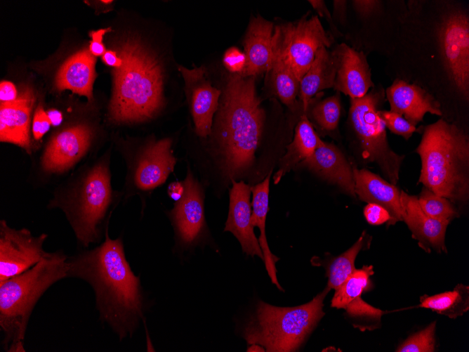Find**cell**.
<instances>
[{
    "label": "cell",
    "instance_id": "6da1fadb",
    "mask_svg": "<svg viewBox=\"0 0 469 352\" xmlns=\"http://www.w3.org/2000/svg\"><path fill=\"white\" fill-rule=\"evenodd\" d=\"M87 282L93 288L100 319L120 340L131 337L144 318L145 297L140 277L127 261L121 238L105 240L93 250L67 259V278Z\"/></svg>",
    "mask_w": 469,
    "mask_h": 352
},
{
    "label": "cell",
    "instance_id": "7a4b0ae2",
    "mask_svg": "<svg viewBox=\"0 0 469 352\" xmlns=\"http://www.w3.org/2000/svg\"><path fill=\"white\" fill-rule=\"evenodd\" d=\"M255 80L256 77L240 74L227 77L211 133L218 173L231 183L251 178L255 174L265 120Z\"/></svg>",
    "mask_w": 469,
    "mask_h": 352
},
{
    "label": "cell",
    "instance_id": "3957f363",
    "mask_svg": "<svg viewBox=\"0 0 469 352\" xmlns=\"http://www.w3.org/2000/svg\"><path fill=\"white\" fill-rule=\"evenodd\" d=\"M115 48L121 64L112 70L109 119L115 124H133L152 119L165 103L160 60L134 35L121 38Z\"/></svg>",
    "mask_w": 469,
    "mask_h": 352
},
{
    "label": "cell",
    "instance_id": "277c9868",
    "mask_svg": "<svg viewBox=\"0 0 469 352\" xmlns=\"http://www.w3.org/2000/svg\"><path fill=\"white\" fill-rule=\"evenodd\" d=\"M416 152L424 187L451 202L468 200L469 138L462 129L440 119L425 127Z\"/></svg>",
    "mask_w": 469,
    "mask_h": 352
},
{
    "label": "cell",
    "instance_id": "5b68a950",
    "mask_svg": "<svg viewBox=\"0 0 469 352\" xmlns=\"http://www.w3.org/2000/svg\"><path fill=\"white\" fill-rule=\"evenodd\" d=\"M67 278V257L47 255L27 270L0 282V327L6 351H25L23 341L32 311L44 293Z\"/></svg>",
    "mask_w": 469,
    "mask_h": 352
},
{
    "label": "cell",
    "instance_id": "8992f818",
    "mask_svg": "<svg viewBox=\"0 0 469 352\" xmlns=\"http://www.w3.org/2000/svg\"><path fill=\"white\" fill-rule=\"evenodd\" d=\"M327 286L310 302L294 307H278L260 301L243 331L249 344L267 351H296L324 315L323 301Z\"/></svg>",
    "mask_w": 469,
    "mask_h": 352
},
{
    "label": "cell",
    "instance_id": "52a82bcc",
    "mask_svg": "<svg viewBox=\"0 0 469 352\" xmlns=\"http://www.w3.org/2000/svg\"><path fill=\"white\" fill-rule=\"evenodd\" d=\"M385 94L382 87H374L362 98H350V120L364 159L375 162L389 182L395 185L404 156L390 148L386 126L378 114Z\"/></svg>",
    "mask_w": 469,
    "mask_h": 352
},
{
    "label": "cell",
    "instance_id": "ba28073f",
    "mask_svg": "<svg viewBox=\"0 0 469 352\" xmlns=\"http://www.w3.org/2000/svg\"><path fill=\"white\" fill-rule=\"evenodd\" d=\"M112 202L110 173L105 163L94 167L67 204L77 239L85 247L96 241L99 226Z\"/></svg>",
    "mask_w": 469,
    "mask_h": 352
},
{
    "label": "cell",
    "instance_id": "9c48e42d",
    "mask_svg": "<svg viewBox=\"0 0 469 352\" xmlns=\"http://www.w3.org/2000/svg\"><path fill=\"white\" fill-rule=\"evenodd\" d=\"M333 42L332 34L324 30L317 15H306L297 21L276 25L272 46L300 82L317 50L321 46L329 48Z\"/></svg>",
    "mask_w": 469,
    "mask_h": 352
},
{
    "label": "cell",
    "instance_id": "30bf717a",
    "mask_svg": "<svg viewBox=\"0 0 469 352\" xmlns=\"http://www.w3.org/2000/svg\"><path fill=\"white\" fill-rule=\"evenodd\" d=\"M184 193L167 212L174 231L177 250L189 251L201 246L207 238L204 214V190L189 164L183 181Z\"/></svg>",
    "mask_w": 469,
    "mask_h": 352
},
{
    "label": "cell",
    "instance_id": "8fae6325",
    "mask_svg": "<svg viewBox=\"0 0 469 352\" xmlns=\"http://www.w3.org/2000/svg\"><path fill=\"white\" fill-rule=\"evenodd\" d=\"M439 39L442 56L450 79L465 97L469 91V20L461 11L443 20Z\"/></svg>",
    "mask_w": 469,
    "mask_h": 352
},
{
    "label": "cell",
    "instance_id": "7c38bea8",
    "mask_svg": "<svg viewBox=\"0 0 469 352\" xmlns=\"http://www.w3.org/2000/svg\"><path fill=\"white\" fill-rule=\"evenodd\" d=\"M46 234L34 237L25 228H10L0 223V282L27 270L48 254L43 249Z\"/></svg>",
    "mask_w": 469,
    "mask_h": 352
},
{
    "label": "cell",
    "instance_id": "4fadbf2b",
    "mask_svg": "<svg viewBox=\"0 0 469 352\" xmlns=\"http://www.w3.org/2000/svg\"><path fill=\"white\" fill-rule=\"evenodd\" d=\"M178 69L184 79L194 132L198 137L206 138L211 133L213 118L218 107L221 91L211 84L204 67L194 66L188 69L179 65Z\"/></svg>",
    "mask_w": 469,
    "mask_h": 352
},
{
    "label": "cell",
    "instance_id": "5bb4252c",
    "mask_svg": "<svg viewBox=\"0 0 469 352\" xmlns=\"http://www.w3.org/2000/svg\"><path fill=\"white\" fill-rule=\"evenodd\" d=\"M176 163L171 138L150 141L142 150L133 168V186L142 192L154 190L166 182L173 172Z\"/></svg>",
    "mask_w": 469,
    "mask_h": 352
},
{
    "label": "cell",
    "instance_id": "9a60e30c",
    "mask_svg": "<svg viewBox=\"0 0 469 352\" xmlns=\"http://www.w3.org/2000/svg\"><path fill=\"white\" fill-rule=\"evenodd\" d=\"M251 186L244 181H232L227 219L224 231H228L238 240L246 255L257 256L263 261L258 240L251 222Z\"/></svg>",
    "mask_w": 469,
    "mask_h": 352
},
{
    "label": "cell",
    "instance_id": "2e32d148",
    "mask_svg": "<svg viewBox=\"0 0 469 352\" xmlns=\"http://www.w3.org/2000/svg\"><path fill=\"white\" fill-rule=\"evenodd\" d=\"M91 138V130L84 124L62 130L48 144L42 157L43 169L50 173L67 170L86 153Z\"/></svg>",
    "mask_w": 469,
    "mask_h": 352
},
{
    "label": "cell",
    "instance_id": "e0dca14e",
    "mask_svg": "<svg viewBox=\"0 0 469 352\" xmlns=\"http://www.w3.org/2000/svg\"><path fill=\"white\" fill-rule=\"evenodd\" d=\"M333 52L337 65L335 90L350 98L365 96L374 86L365 55L345 44H338Z\"/></svg>",
    "mask_w": 469,
    "mask_h": 352
},
{
    "label": "cell",
    "instance_id": "ac0fdd59",
    "mask_svg": "<svg viewBox=\"0 0 469 352\" xmlns=\"http://www.w3.org/2000/svg\"><path fill=\"white\" fill-rule=\"evenodd\" d=\"M402 221L411 230L412 237L427 252L435 250L447 252L445 233L449 222L441 221L427 215L419 205L418 197L400 192Z\"/></svg>",
    "mask_w": 469,
    "mask_h": 352
},
{
    "label": "cell",
    "instance_id": "d6986e66",
    "mask_svg": "<svg viewBox=\"0 0 469 352\" xmlns=\"http://www.w3.org/2000/svg\"><path fill=\"white\" fill-rule=\"evenodd\" d=\"M390 111L404 116L416 126L425 113L442 115L440 103L425 89L404 80L396 79L385 92Z\"/></svg>",
    "mask_w": 469,
    "mask_h": 352
},
{
    "label": "cell",
    "instance_id": "ffe728a7",
    "mask_svg": "<svg viewBox=\"0 0 469 352\" xmlns=\"http://www.w3.org/2000/svg\"><path fill=\"white\" fill-rule=\"evenodd\" d=\"M300 164L338 185L351 196H356L352 168L342 152L333 144L324 142Z\"/></svg>",
    "mask_w": 469,
    "mask_h": 352
},
{
    "label": "cell",
    "instance_id": "44dd1931",
    "mask_svg": "<svg viewBox=\"0 0 469 352\" xmlns=\"http://www.w3.org/2000/svg\"><path fill=\"white\" fill-rule=\"evenodd\" d=\"M274 29L272 22L260 15L251 19L243 41L246 65L241 75L256 77L269 72Z\"/></svg>",
    "mask_w": 469,
    "mask_h": 352
},
{
    "label": "cell",
    "instance_id": "7402d4cb",
    "mask_svg": "<svg viewBox=\"0 0 469 352\" xmlns=\"http://www.w3.org/2000/svg\"><path fill=\"white\" fill-rule=\"evenodd\" d=\"M355 193L362 201L378 204L390 216L388 225L402 221L400 192L393 184L364 169H352Z\"/></svg>",
    "mask_w": 469,
    "mask_h": 352
},
{
    "label": "cell",
    "instance_id": "603a6c76",
    "mask_svg": "<svg viewBox=\"0 0 469 352\" xmlns=\"http://www.w3.org/2000/svg\"><path fill=\"white\" fill-rule=\"evenodd\" d=\"M34 96L27 89L13 102L1 104L0 140L30 150L29 128Z\"/></svg>",
    "mask_w": 469,
    "mask_h": 352
},
{
    "label": "cell",
    "instance_id": "cb8c5ba5",
    "mask_svg": "<svg viewBox=\"0 0 469 352\" xmlns=\"http://www.w3.org/2000/svg\"><path fill=\"white\" fill-rule=\"evenodd\" d=\"M95 58L84 49L71 56L60 67L55 78L58 91L65 89L93 100V84L95 78Z\"/></svg>",
    "mask_w": 469,
    "mask_h": 352
},
{
    "label": "cell",
    "instance_id": "d4e9b609",
    "mask_svg": "<svg viewBox=\"0 0 469 352\" xmlns=\"http://www.w3.org/2000/svg\"><path fill=\"white\" fill-rule=\"evenodd\" d=\"M336 59L332 51L321 46L315 59L300 82L299 97L304 114L307 112L312 97L320 91L332 88L336 75Z\"/></svg>",
    "mask_w": 469,
    "mask_h": 352
},
{
    "label": "cell",
    "instance_id": "484cf974",
    "mask_svg": "<svg viewBox=\"0 0 469 352\" xmlns=\"http://www.w3.org/2000/svg\"><path fill=\"white\" fill-rule=\"evenodd\" d=\"M271 174L272 171L263 181L251 186L252 193L251 222L253 227L257 226L260 230L258 242L263 254L265 268L272 282L279 290L284 291L277 278L275 263L279 258L270 252L265 235V221L269 209V186Z\"/></svg>",
    "mask_w": 469,
    "mask_h": 352
},
{
    "label": "cell",
    "instance_id": "4316f807",
    "mask_svg": "<svg viewBox=\"0 0 469 352\" xmlns=\"http://www.w3.org/2000/svg\"><path fill=\"white\" fill-rule=\"evenodd\" d=\"M323 143L308 116L303 114L296 127L293 141L287 146L286 154L280 159V167L274 176L275 183H277L296 164L310 157Z\"/></svg>",
    "mask_w": 469,
    "mask_h": 352
},
{
    "label": "cell",
    "instance_id": "83f0119b",
    "mask_svg": "<svg viewBox=\"0 0 469 352\" xmlns=\"http://www.w3.org/2000/svg\"><path fill=\"white\" fill-rule=\"evenodd\" d=\"M273 93L290 110L298 108L296 97L299 93L300 82L290 67L272 46V59L269 72Z\"/></svg>",
    "mask_w": 469,
    "mask_h": 352
},
{
    "label": "cell",
    "instance_id": "f1b7e54d",
    "mask_svg": "<svg viewBox=\"0 0 469 352\" xmlns=\"http://www.w3.org/2000/svg\"><path fill=\"white\" fill-rule=\"evenodd\" d=\"M421 306L450 318L461 316L469 310V287L458 284L453 290L420 299Z\"/></svg>",
    "mask_w": 469,
    "mask_h": 352
},
{
    "label": "cell",
    "instance_id": "f546056e",
    "mask_svg": "<svg viewBox=\"0 0 469 352\" xmlns=\"http://www.w3.org/2000/svg\"><path fill=\"white\" fill-rule=\"evenodd\" d=\"M371 237L363 232L357 242L347 251L336 257H331L324 266L328 277L327 286L330 289H338L340 285L356 269L355 259L358 253L370 246Z\"/></svg>",
    "mask_w": 469,
    "mask_h": 352
},
{
    "label": "cell",
    "instance_id": "4dcf8cb0",
    "mask_svg": "<svg viewBox=\"0 0 469 352\" xmlns=\"http://www.w3.org/2000/svg\"><path fill=\"white\" fill-rule=\"evenodd\" d=\"M373 274L372 266H364L361 269H355L336 289L331 306L344 309L350 303L361 297L362 293L370 289V277Z\"/></svg>",
    "mask_w": 469,
    "mask_h": 352
},
{
    "label": "cell",
    "instance_id": "1f68e13d",
    "mask_svg": "<svg viewBox=\"0 0 469 352\" xmlns=\"http://www.w3.org/2000/svg\"><path fill=\"white\" fill-rule=\"evenodd\" d=\"M305 114H308L322 131H334L338 126L341 114L339 92L317 103L312 100Z\"/></svg>",
    "mask_w": 469,
    "mask_h": 352
},
{
    "label": "cell",
    "instance_id": "d6a6232c",
    "mask_svg": "<svg viewBox=\"0 0 469 352\" xmlns=\"http://www.w3.org/2000/svg\"><path fill=\"white\" fill-rule=\"evenodd\" d=\"M418 201L427 215L438 221L449 223L458 215L451 201L425 187L422 189Z\"/></svg>",
    "mask_w": 469,
    "mask_h": 352
},
{
    "label": "cell",
    "instance_id": "836d02e7",
    "mask_svg": "<svg viewBox=\"0 0 469 352\" xmlns=\"http://www.w3.org/2000/svg\"><path fill=\"white\" fill-rule=\"evenodd\" d=\"M348 317L355 327L364 331L380 327L383 311L365 302L361 297L350 303L345 308Z\"/></svg>",
    "mask_w": 469,
    "mask_h": 352
},
{
    "label": "cell",
    "instance_id": "e575fe53",
    "mask_svg": "<svg viewBox=\"0 0 469 352\" xmlns=\"http://www.w3.org/2000/svg\"><path fill=\"white\" fill-rule=\"evenodd\" d=\"M436 322L411 335L396 350L397 352H432L435 351Z\"/></svg>",
    "mask_w": 469,
    "mask_h": 352
},
{
    "label": "cell",
    "instance_id": "d590c367",
    "mask_svg": "<svg viewBox=\"0 0 469 352\" xmlns=\"http://www.w3.org/2000/svg\"><path fill=\"white\" fill-rule=\"evenodd\" d=\"M378 114L386 127L392 133L400 135L406 139H409L416 131L415 126L399 114L381 110H378Z\"/></svg>",
    "mask_w": 469,
    "mask_h": 352
},
{
    "label": "cell",
    "instance_id": "8d00e7d4",
    "mask_svg": "<svg viewBox=\"0 0 469 352\" xmlns=\"http://www.w3.org/2000/svg\"><path fill=\"white\" fill-rule=\"evenodd\" d=\"M223 62L225 67L231 74H241L245 67L246 57L244 52L232 46L225 52Z\"/></svg>",
    "mask_w": 469,
    "mask_h": 352
},
{
    "label": "cell",
    "instance_id": "74e56055",
    "mask_svg": "<svg viewBox=\"0 0 469 352\" xmlns=\"http://www.w3.org/2000/svg\"><path fill=\"white\" fill-rule=\"evenodd\" d=\"M51 126L47 112L41 105L37 106L32 122V133L36 140H39Z\"/></svg>",
    "mask_w": 469,
    "mask_h": 352
},
{
    "label": "cell",
    "instance_id": "f35d334b",
    "mask_svg": "<svg viewBox=\"0 0 469 352\" xmlns=\"http://www.w3.org/2000/svg\"><path fill=\"white\" fill-rule=\"evenodd\" d=\"M364 214L371 225H381L390 219V216L385 208L373 203H369L364 207Z\"/></svg>",
    "mask_w": 469,
    "mask_h": 352
},
{
    "label": "cell",
    "instance_id": "ab89813d",
    "mask_svg": "<svg viewBox=\"0 0 469 352\" xmlns=\"http://www.w3.org/2000/svg\"><path fill=\"white\" fill-rule=\"evenodd\" d=\"M112 31L110 27L100 29L91 33L92 41L89 45V51L94 56H103L105 51V47L103 44V36Z\"/></svg>",
    "mask_w": 469,
    "mask_h": 352
},
{
    "label": "cell",
    "instance_id": "60d3db41",
    "mask_svg": "<svg viewBox=\"0 0 469 352\" xmlns=\"http://www.w3.org/2000/svg\"><path fill=\"white\" fill-rule=\"evenodd\" d=\"M354 8L362 17H369L378 11L381 1H352Z\"/></svg>",
    "mask_w": 469,
    "mask_h": 352
},
{
    "label": "cell",
    "instance_id": "b9f144b4",
    "mask_svg": "<svg viewBox=\"0 0 469 352\" xmlns=\"http://www.w3.org/2000/svg\"><path fill=\"white\" fill-rule=\"evenodd\" d=\"M18 98V91L15 85L11 82L1 81L0 84L1 104L13 102Z\"/></svg>",
    "mask_w": 469,
    "mask_h": 352
},
{
    "label": "cell",
    "instance_id": "7bdbcfd3",
    "mask_svg": "<svg viewBox=\"0 0 469 352\" xmlns=\"http://www.w3.org/2000/svg\"><path fill=\"white\" fill-rule=\"evenodd\" d=\"M308 2L312 5L314 9L321 17L326 18L329 25H331V29L334 36L342 35L337 27L334 25L331 14L329 13L325 3L323 1L310 0Z\"/></svg>",
    "mask_w": 469,
    "mask_h": 352
},
{
    "label": "cell",
    "instance_id": "ee69618b",
    "mask_svg": "<svg viewBox=\"0 0 469 352\" xmlns=\"http://www.w3.org/2000/svg\"><path fill=\"white\" fill-rule=\"evenodd\" d=\"M167 193L171 199L176 202L179 200L184 193V185L183 181H173L169 183Z\"/></svg>",
    "mask_w": 469,
    "mask_h": 352
},
{
    "label": "cell",
    "instance_id": "f6af8a7d",
    "mask_svg": "<svg viewBox=\"0 0 469 352\" xmlns=\"http://www.w3.org/2000/svg\"><path fill=\"white\" fill-rule=\"evenodd\" d=\"M103 61L113 68L119 67L121 64V59L115 51L109 50L102 56Z\"/></svg>",
    "mask_w": 469,
    "mask_h": 352
},
{
    "label": "cell",
    "instance_id": "bcb514c9",
    "mask_svg": "<svg viewBox=\"0 0 469 352\" xmlns=\"http://www.w3.org/2000/svg\"><path fill=\"white\" fill-rule=\"evenodd\" d=\"M346 1H333L334 15L342 22L345 19Z\"/></svg>",
    "mask_w": 469,
    "mask_h": 352
},
{
    "label": "cell",
    "instance_id": "7dc6e473",
    "mask_svg": "<svg viewBox=\"0 0 469 352\" xmlns=\"http://www.w3.org/2000/svg\"><path fill=\"white\" fill-rule=\"evenodd\" d=\"M47 115L49 118L51 125L58 126L62 121V116L60 112L55 109L49 110L47 112Z\"/></svg>",
    "mask_w": 469,
    "mask_h": 352
},
{
    "label": "cell",
    "instance_id": "c3c4849f",
    "mask_svg": "<svg viewBox=\"0 0 469 352\" xmlns=\"http://www.w3.org/2000/svg\"><path fill=\"white\" fill-rule=\"evenodd\" d=\"M250 346L248 347L247 351H265V349L260 345L253 344H249Z\"/></svg>",
    "mask_w": 469,
    "mask_h": 352
}]
</instances>
